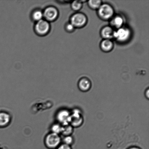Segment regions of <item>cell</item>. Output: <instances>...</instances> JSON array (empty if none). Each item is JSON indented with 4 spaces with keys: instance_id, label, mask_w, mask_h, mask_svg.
I'll return each mask as SVG.
<instances>
[{
    "instance_id": "277c9868",
    "label": "cell",
    "mask_w": 149,
    "mask_h": 149,
    "mask_svg": "<svg viewBox=\"0 0 149 149\" xmlns=\"http://www.w3.org/2000/svg\"><path fill=\"white\" fill-rule=\"evenodd\" d=\"M62 139L59 135L51 132L45 137V143L49 149H56L61 144Z\"/></svg>"
},
{
    "instance_id": "7a4b0ae2",
    "label": "cell",
    "mask_w": 149,
    "mask_h": 149,
    "mask_svg": "<svg viewBox=\"0 0 149 149\" xmlns=\"http://www.w3.org/2000/svg\"><path fill=\"white\" fill-rule=\"evenodd\" d=\"M131 36V32L128 28L122 27L114 31L113 38L120 43H125L129 40Z\"/></svg>"
},
{
    "instance_id": "7402d4cb",
    "label": "cell",
    "mask_w": 149,
    "mask_h": 149,
    "mask_svg": "<svg viewBox=\"0 0 149 149\" xmlns=\"http://www.w3.org/2000/svg\"><path fill=\"white\" fill-rule=\"evenodd\" d=\"M145 96L147 98V99H149V89H147V90L145 92Z\"/></svg>"
},
{
    "instance_id": "52a82bcc",
    "label": "cell",
    "mask_w": 149,
    "mask_h": 149,
    "mask_svg": "<svg viewBox=\"0 0 149 149\" xmlns=\"http://www.w3.org/2000/svg\"><path fill=\"white\" fill-rule=\"evenodd\" d=\"M83 122V115L80 111L75 109L71 112L70 125L73 127H78L82 125Z\"/></svg>"
},
{
    "instance_id": "9a60e30c",
    "label": "cell",
    "mask_w": 149,
    "mask_h": 149,
    "mask_svg": "<svg viewBox=\"0 0 149 149\" xmlns=\"http://www.w3.org/2000/svg\"><path fill=\"white\" fill-rule=\"evenodd\" d=\"M74 128L70 124L62 125V131L61 134L64 136L71 135L73 132Z\"/></svg>"
},
{
    "instance_id": "30bf717a",
    "label": "cell",
    "mask_w": 149,
    "mask_h": 149,
    "mask_svg": "<svg viewBox=\"0 0 149 149\" xmlns=\"http://www.w3.org/2000/svg\"><path fill=\"white\" fill-rule=\"evenodd\" d=\"M114 30L111 26H107L103 27L100 30V34L103 39H111L113 38Z\"/></svg>"
},
{
    "instance_id": "ac0fdd59",
    "label": "cell",
    "mask_w": 149,
    "mask_h": 149,
    "mask_svg": "<svg viewBox=\"0 0 149 149\" xmlns=\"http://www.w3.org/2000/svg\"><path fill=\"white\" fill-rule=\"evenodd\" d=\"M51 132L59 135L62 132V125L59 123L54 124L51 127Z\"/></svg>"
},
{
    "instance_id": "3957f363",
    "label": "cell",
    "mask_w": 149,
    "mask_h": 149,
    "mask_svg": "<svg viewBox=\"0 0 149 149\" xmlns=\"http://www.w3.org/2000/svg\"><path fill=\"white\" fill-rule=\"evenodd\" d=\"M71 23L75 28L80 29L87 24L88 18L84 13L77 12L71 16L70 19Z\"/></svg>"
},
{
    "instance_id": "44dd1931",
    "label": "cell",
    "mask_w": 149,
    "mask_h": 149,
    "mask_svg": "<svg viewBox=\"0 0 149 149\" xmlns=\"http://www.w3.org/2000/svg\"><path fill=\"white\" fill-rule=\"evenodd\" d=\"M56 149H72L71 146L65 144H61Z\"/></svg>"
},
{
    "instance_id": "2e32d148",
    "label": "cell",
    "mask_w": 149,
    "mask_h": 149,
    "mask_svg": "<svg viewBox=\"0 0 149 149\" xmlns=\"http://www.w3.org/2000/svg\"><path fill=\"white\" fill-rule=\"evenodd\" d=\"M32 17L36 22L43 19L44 17L43 12L39 10H35L32 13Z\"/></svg>"
},
{
    "instance_id": "8fae6325",
    "label": "cell",
    "mask_w": 149,
    "mask_h": 149,
    "mask_svg": "<svg viewBox=\"0 0 149 149\" xmlns=\"http://www.w3.org/2000/svg\"><path fill=\"white\" fill-rule=\"evenodd\" d=\"M100 47L103 52H109L113 49L114 44L111 39H103L101 42Z\"/></svg>"
},
{
    "instance_id": "ffe728a7",
    "label": "cell",
    "mask_w": 149,
    "mask_h": 149,
    "mask_svg": "<svg viewBox=\"0 0 149 149\" xmlns=\"http://www.w3.org/2000/svg\"><path fill=\"white\" fill-rule=\"evenodd\" d=\"M75 28L74 27L73 25L71 23H67L65 26V31L68 33H72L75 30Z\"/></svg>"
},
{
    "instance_id": "5bb4252c",
    "label": "cell",
    "mask_w": 149,
    "mask_h": 149,
    "mask_svg": "<svg viewBox=\"0 0 149 149\" xmlns=\"http://www.w3.org/2000/svg\"><path fill=\"white\" fill-rule=\"evenodd\" d=\"M103 3L101 0H90L88 1V5L91 9L97 10Z\"/></svg>"
},
{
    "instance_id": "9c48e42d",
    "label": "cell",
    "mask_w": 149,
    "mask_h": 149,
    "mask_svg": "<svg viewBox=\"0 0 149 149\" xmlns=\"http://www.w3.org/2000/svg\"><path fill=\"white\" fill-rule=\"evenodd\" d=\"M78 86L80 91L83 92H87L91 88V82L87 77H83L79 80Z\"/></svg>"
},
{
    "instance_id": "6da1fadb",
    "label": "cell",
    "mask_w": 149,
    "mask_h": 149,
    "mask_svg": "<svg viewBox=\"0 0 149 149\" xmlns=\"http://www.w3.org/2000/svg\"><path fill=\"white\" fill-rule=\"evenodd\" d=\"M97 14L101 19L109 21L115 15L114 9L110 4L107 3H102L97 10Z\"/></svg>"
},
{
    "instance_id": "5b68a950",
    "label": "cell",
    "mask_w": 149,
    "mask_h": 149,
    "mask_svg": "<svg viewBox=\"0 0 149 149\" xmlns=\"http://www.w3.org/2000/svg\"><path fill=\"white\" fill-rule=\"evenodd\" d=\"M34 29L36 33L39 36H46L50 31V24L49 22L43 19L36 22L35 25Z\"/></svg>"
},
{
    "instance_id": "603a6c76",
    "label": "cell",
    "mask_w": 149,
    "mask_h": 149,
    "mask_svg": "<svg viewBox=\"0 0 149 149\" xmlns=\"http://www.w3.org/2000/svg\"><path fill=\"white\" fill-rule=\"evenodd\" d=\"M128 149H141V148H139V147H131V148H130Z\"/></svg>"
},
{
    "instance_id": "e0dca14e",
    "label": "cell",
    "mask_w": 149,
    "mask_h": 149,
    "mask_svg": "<svg viewBox=\"0 0 149 149\" xmlns=\"http://www.w3.org/2000/svg\"><path fill=\"white\" fill-rule=\"evenodd\" d=\"M83 3L81 1H72L71 7L74 11L78 12L82 8Z\"/></svg>"
},
{
    "instance_id": "8992f818",
    "label": "cell",
    "mask_w": 149,
    "mask_h": 149,
    "mask_svg": "<svg viewBox=\"0 0 149 149\" xmlns=\"http://www.w3.org/2000/svg\"><path fill=\"white\" fill-rule=\"evenodd\" d=\"M71 115V112L66 109H62L58 111L56 115L58 123L62 125L70 124Z\"/></svg>"
},
{
    "instance_id": "7c38bea8",
    "label": "cell",
    "mask_w": 149,
    "mask_h": 149,
    "mask_svg": "<svg viewBox=\"0 0 149 149\" xmlns=\"http://www.w3.org/2000/svg\"><path fill=\"white\" fill-rule=\"evenodd\" d=\"M124 23L123 17L120 15L114 16L110 20V26L113 29H118L123 27Z\"/></svg>"
},
{
    "instance_id": "cb8c5ba5",
    "label": "cell",
    "mask_w": 149,
    "mask_h": 149,
    "mask_svg": "<svg viewBox=\"0 0 149 149\" xmlns=\"http://www.w3.org/2000/svg\"><path fill=\"white\" fill-rule=\"evenodd\" d=\"M0 149H2L1 148V147H0Z\"/></svg>"
},
{
    "instance_id": "ba28073f",
    "label": "cell",
    "mask_w": 149,
    "mask_h": 149,
    "mask_svg": "<svg viewBox=\"0 0 149 149\" xmlns=\"http://www.w3.org/2000/svg\"><path fill=\"white\" fill-rule=\"evenodd\" d=\"M43 17L48 22L55 21L59 16V12L57 9L54 7H47L43 12Z\"/></svg>"
},
{
    "instance_id": "d6986e66",
    "label": "cell",
    "mask_w": 149,
    "mask_h": 149,
    "mask_svg": "<svg viewBox=\"0 0 149 149\" xmlns=\"http://www.w3.org/2000/svg\"><path fill=\"white\" fill-rule=\"evenodd\" d=\"M62 141L63 142V144L71 146L73 144L74 141V138L71 135L64 136Z\"/></svg>"
},
{
    "instance_id": "4fadbf2b",
    "label": "cell",
    "mask_w": 149,
    "mask_h": 149,
    "mask_svg": "<svg viewBox=\"0 0 149 149\" xmlns=\"http://www.w3.org/2000/svg\"><path fill=\"white\" fill-rule=\"evenodd\" d=\"M11 117L9 113L5 112H0V127H5L10 125Z\"/></svg>"
}]
</instances>
